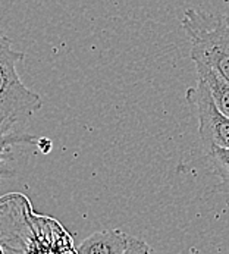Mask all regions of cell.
Returning a JSON list of instances; mask_svg holds the SVG:
<instances>
[{
    "instance_id": "cell-1",
    "label": "cell",
    "mask_w": 229,
    "mask_h": 254,
    "mask_svg": "<svg viewBox=\"0 0 229 254\" xmlns=\"http://www.w3.org/2000/svg\"><path fill=\"white\" fill-rule=\"evenodd\" d=\"M25 53L16 50L9 37L0 34V132L16 131L15 127L28 121L41 105V96L30 90L19 78L16 65Z\"/></svg>"
},
{
    "instance_id": "cell-2",
    "label": "cell",
    "mask_w": 229,
    "mask_h": 254,
    "mask_svg": "<svg viewBox=\"0 0 229 254\" xmlns=\"http://www.w3.org/2000/svg\"><path fill=\"white\" fill-rule=\"evenodd\" d=\"M182 30L191 44L192 62H203L229 81V13L188 9Z\"/></svg>"
},
{
    "instance_id": "cell-3",
    "label": "cell",
    "mask_w": 229,
    "mask_h": 254,
    "mask_svg": "<svg viewBox=\"0 0 229 254\" xmlns=\"http://www.w3.org/2000/svg\"><path fill=\"white\" fill-rule=\"evenodd\" d=\"M185 97L197 109L198 134L206 151L213 147L229 148V116L219 109L206 82L198 78L197 84L188 88Z\"/></svg>"
},
{
    "instance_id": "cell-4",
    "label": "cell",
    "mask_w": 229,
    "mask_h": 254,
    "mask_svg": "<svg viewBox=\"0 0 229 254\" xmlns=\"http://www.w3.org/2000/svg\"><path fill=\"white\" fill-rule=\"evenodd\" d=\"M128 234L119 229H105L87 237L78 247V254H123Z\"/></svg>"
},
{
    "instance_id": "cell-5",
    "label": "cell",
    "mask_w": 229,
    "mask_h": 254,
    "mask_svg": "<svg viewBox=\"0 0 229 254\" xmlns=\"http://www.w3.org/2000/svg\"><path fill=\"white\" fill-rule=\"evenodd\" d=\"M197 75L198 78H201L210 94L213 96L216 105L219 106V109L222 110L227 116H229V81L216 69H213L212 66L203 64V62H194Z\"/></svg>"
},
{
    "instance_id": "cell-6",
    "label": "cell",
    "mask_w": 229,
    "mask_h": 254,
    "mask_svg": "<svg viewBox=\"0 0 229 254\" xmlns=\"http://www.w3.org/2000/svg\"><path fill=\"white\" fill-rule=\"evenodd\" d=\"M34 145L38 144V138L31 134H24L18 131L12 132H0V177L1 178H13L15 171L9 166L6 160V154L13 145Z\"/></svg>"
},
{
    "instance_id": "cell-7",
    "label": "cell",
    "mask_w": 229,
    "mask_h": 254,
    "mask_svg": "<svg viewBox=\"0 0 229 254\" xmlns=\"http://www.w3.org/2000/svg\"><path fill=\"white\" fill-rule=\"evenodd\" d=\"M206 153H207V159L212 163L215 172L221 178V184H219L218 190L221 192L227 194L229 198V148L213 147V148L207 150Z\"/></svg>"
},
{
    "instance_id": "cell-8",
    "label": "cell",
    "mask_w": 229,
    "mask_h": 254,
    "mask_svg": "<svg viewBox=\"0 0 229 254\" xmlns=\"http://www.w3.org/2000/svg\"><path fill=\"white\" fill-rule=\"evenodd\" d=\"M123 254H157V252L144 240L128 235V243Z\"/></svg>"
}]
</instances>
